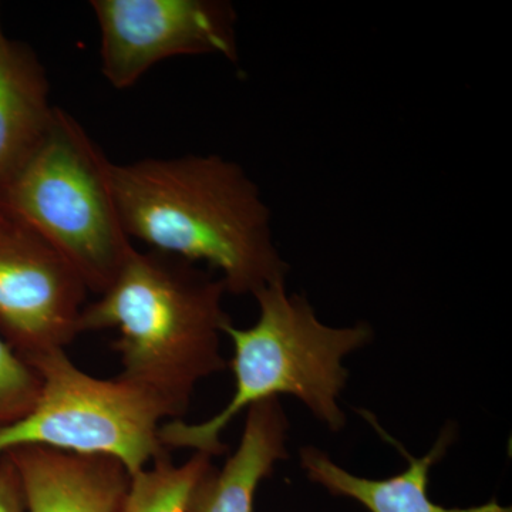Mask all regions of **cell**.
<instances>
[{"label":"cell","mask_w":512,"mask_h":512,"mask_svg":"<svg viewBox=\"0 0 512 512\" xmlns=\"http://www.w3.org/2000/svg\"><path fill=\"white\" fill-rule=\"evenodd\" d=\"M111 190L130 239L215 272L232 295L286 281L272 212L237 161L220 154L110 165Z\"/></svg>","instance_id":"obj_1"},{"label":"cell","mask_w":512,"mask_h":512,"mask_svg":"<svg viewBox=\"0 0 512 512\" xmlns=\"http://www.w3.org/2000/svg\"><path fill=\"white\" fill-rule=\"evenodd\" d=\"M227 293L215 272L134 248L109 288L84 306L80 333L116 330L120 379L153 397L167 419L183 420L197 384L227 369Z\"/></svg>","instance_id":"obj_2"},{"label":"cell","mask_w":512,"mask_h":512,"mask_svg":"<svg viewBox=\"0 0 512 512\" xmlns=\"http://www.w3.org/2000/svg\"><path fill=\"white\" fill-rule=\"evenodd\" d=\"M254 298L259 306L255 325L238 329L229 323L225 328L234 346V396L220 413L201 423L170 420L161 424L165 450L190 448L210 457L221 456L227 450L221 434L228 424L242 410L282 394L296 397L328 429L345 427L339 397L349 373L342 362L369 345L372 326L325 325L305 296L288 292L286 281L265 286Z\"/></svg>","instance_id":"obj_3"},{"label":"cell","mask_w":512,"mask_h":512,"mask_svg":"<svg viewBox=\"0 0 512 512\" xmlns=\"http://www.w3.org/2000/svg\"><path fill=\"white\" fill-rule=\"evenodd\" d=\"M110 165L82 124L57 107L42 143L0 185V205L49 242L97 296L136 248L117 211Z\"/></svg>","instance_id":"obj_4"},{"label":"cell","mask_w":512,"mask_h":512,"mask_svg":"<svg viewBox=\"0 0 512 512\" xmlns=\"http://www.w3.org/2000/svg\"><path fill=\"white\" fill-rule=\"evenodd\" d=\"M42 379L28 416L0 430V456L19 447H46L119 460L128 474L168 453L160 441V404L120 379H99L74 365L66 350L29 363Z\"/></svg>","instance_id":"obj_5"},{"label":"cell","mask_w":512,"mask_h":512,"mask_svg":"<svg viewBox=\"0 0 512 512\" xmlns=\"http://www.w3.org/2000/svg\"><path fill=\"white\" fill-rule=\"evenodd\" d=\"M101 74L117 90L180 56L238 62V13L227 0H92Z\"/></svg>","instance_id":"obj_6"},{"label":"cell","mask_w":512,"mask_h":512,"mask_svg":"<svg viewBox=\"0 0 512 512\" xmlns=\"http://www.w3.org/2000/svg\"><path fill=\"white\" fill-rule=\"evenodd\" d=\"M86 285L37 232L0 205V335L25 362L80 333Z\"/></svg>","instance_id":"obj_7"},{"label":"cell","mask_w":512,"mask_h":512,"mask_svg":"<svg viewBox=\"0 0 512 512\" xmlns=\"http://www.w3.org/2000/svg\"><path fill=\"white\" fill-rule=\"evenodd\" d=\"M6 456L18 471L26 512H121L130 474L116 458L19 447Z\"/></svg>","instance_id":"obj_8"},{"label":"cell","mask_w":512,"mask_h":512,"mask_svg":"<svg viewBox=\"0 0 512 512\" xmlns=\"http://www.w3.org/2000/svg\"><path fill=\"white\" fill-rule=\"evenodd\" d=\"M56 111L45 66L32 47L8 36L0 10V185L42 143Z\"/></svg>","instance_id":"obj_9"},{"label":"cell","mask_w":512,"mask_h":512,"mask_svg":"<svg viewBox=\"0 0 512 512\" xmlns=\"http://www.w3.org/2000/svg\"><path fill=\"white\" fill-rule=\"evenodd\" d=\"M289 423L279 399L247 410L235 453L221 470L212 467L192 491L188 512H254L256 491L275 464L288 457Z\"/></svg>","instance_id":"obj_10"},{"label":"cell","mask_w":512,"mask_h":512,"mask_svg":"<svg viewBox=\"0 0 512 512\" xmlns=\"http://www.w3.org/2000/svg\"><path fill=\"white\" fill-rule=\"evenodd\" d=\"M456 439L454 427H444L439 439L426 456L416 458L406 453L409 467L384 480L357 477L338 466L316 447L301 450V466L313 483L322 485L330 494L352 498L370 512H511L497 500L468 508H446L434 504L429 497L430 470L446 456Z\"/></svg>","instance_id":"obj_11"},{"label":"cell","mask_w":512,"mask_h":512,"mask_svg":"<svg viewBox=\"0 0 512 512\" xmlns=\"http://www.w3.org/2000/svg\"><path fill=\"white\" fill-rule=\"evenodd\" d=\"M212 467L208 454L175 464L165 453L131 476L121 512H188L192 491Z\"/></svg>","instance_id":"obj_12"},{"label":"cell","mask_w":512,"mask_h":512,"mask_svg":"<svg viewBox=\"0 0 512 512\" xmlns=\"http://www.w3.org/2000/svg\"><path fill=\"white\" fill-rule=\"evenodd\" d=\"M40 390L39 373L0 335V430L28 416Z\"/></svg>","instance_id":"obj_13"},{"label":"cell","mask_w":512,"mask_h":512,"mask_svg":"<svg viewBox=\"0 0 512 512\" xmlns=\"http://www.w3.org/2000/svg\"><path fill=\"white\" fill-rule=\"evenodd\" d=\"M0 512H26L18 471L6 454L0 456Z\"/></svg>","instance_id":"obj_14"}]
</instances>
